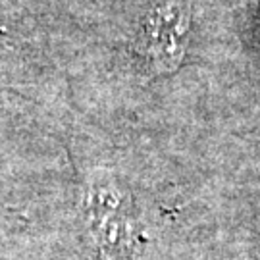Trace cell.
<instances>
[{"label": "cell", "instance_id": "obj_2", "mask_svg": "<svg viewBox=\"0 0 260 260\" xmlns=\"http://www.w3.org/2000/svg\"><path fill=\"white\" fill-rule=\"evenodd\" d=\"M187 31V16L181 8L168 6L152 14L147 29L149 52L152 60L162 68H170V62L176 64L183 54V37Z\"/></svg>", "mask_w": 260, "mask_h": 260}, {"label": "cell", "instance_id": "obj_1", "mask_svg": "<svg viewBox=\"0 0 260 260\" xmlns=\"http://www.w3.org/2000/svg\"><path fill=\"white\" fill-rule=\"evenodd\" d=\"M85 203L103 260H133L137 235L120 191L110 183H93Z\"/></svg>", "mask_w": 260, "mask_h": 260}]
</instances>
